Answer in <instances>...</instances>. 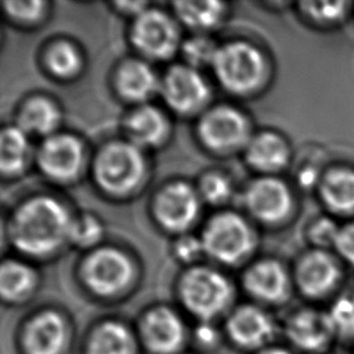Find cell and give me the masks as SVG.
I'll return each instance as SVG.
<instances>
[{
  "mask_svg": "<svg viewBox=\"0 0 354 354\" xmlns=\"http://www.w3.org/2000/svg\"><path fill=\"white\" fill-rule=\"evenodd\" d=\"M218 80L236 93L254 88L264 72L260 53L246 43H231L218 48L213 61Z\"/></svg>",
  "mask_w": 354,
  "mask_h": 354,
  "instance_id": "5b68a950",
  "label": "cell"
},
{
  "mask_svg": "<svg viewBox=\"0 0 354 354\" xmlns=\"http://www.w3.org/2000/svg\"><path fill=\"white\" fill-rule=\"evenodd\" d=\"M253 354H295L290 348H286L283 346H277V344H271L257 353H253Z\"/></svg>",
  "mask_w": 354,
  "mask_h": 354,
  "instance_id": "f35d334b",
  "label": "cell"
},
{
  "mask_svg": "<svg viewBox=\"0 0 354 354\" xmlns=\"http://www.w3.org/2000/svg\"><path fill=\"white\" fill-rule=\"evenodd\" d=\"M47 64L53 73L61 77L72 76L80 65V57L69 43H57L47 54Z\"/></svg>",
  "mask_w": 354,
  "mask_h": 354,
  "instance_id": "f546056e",
  "label": "cell"
},
{
  "mask_svg": "<svg viewBox=\"0 0 354 354\" xmlns=\"http://www.w3.org/2000/svg\"><path fill=\"white\" fill-rule=\"evenodd\" d=\"M332 354H339V353H332Z\"/></svg>",
  "mask_w": 354,
  "mask_h": 354,
  "instance_id": "60d3db41",
  "label": "cell"
},
{
  "mask_svg": "<svg viewBox=\"0 0 354 354\" xmlns=\"http://www.w3.org/2000/svg\"><path fill=\"white\" fill-rule=\"evenodd\" d=\"M336 336L342 340H354V295L337 296L329 310Z\"/></svg>",
  "mask_w": 354,
  "mask_h": 354,
  "instance_id": "f1b7e54d",
  "label": "cell"
},
{
  "mask_svg": "<svg viewBox=\"0 0 354 354\" xmlns=\"http://www.w3.org/2000/svg\"><path fill=\"white\" fill-rule=\"evenodd\" d=\"M58 122L55 105L46 98L30 100L19 115V127L25 133L48 134Z\"/></svg>",
  "mask_w": 354,
  "mask_h": 354,
  "instance_id": "484cf974",
  "label": "cell"
},
{
  "mask_svg": "<svg viewBox=\"0 0 354 354\" xmlns=\"http://www.w3.org/2000/svg\"><path fill=\"white\" fill-rule=\"evenodd\" d=\"M318 194L325 209L343 220L354 218V167L336 165L322 173Z\"/></svg>",
  "mask_w": 354,
  "mask_h": 354,
  "instance_id": "2e32d148",
  "label": "cell"
},
{
  "mask_svg": "<svg viewBox=\"0 0 354 354\" xmlns=\"http://www.w3.org/2000/svg\"><path fill=\"white\" fill-rule=\"evenodd\" d=\"M137 333L118 319L97 324L86 336L79 354H138Z\"/></svg>",
  "mask_w": 354,
  "mask_h": 354,
  "instance_id": "e0dca14e",
  "label": "cell"
},
{
  "mask_svg": "<svg viewBox=\"0 0 354 354\" xmlns=\"http://www.w3.org/2000/svg\"><path fill=\"white\" fill-rule=\"evenodd\" d=\"M137 337L148 354H181L188 340V330L177 311L153 307L140 319Z\"/></svg>",
  "mask_w": 354,
  "mask_h": 354,
  "instance_id": "3957f363",
  "label": "cell"
},
{
  "mask_svg": "<svg viewBox=\"0 0 354 354\" xmlns=\"http://www.w3.org/2000/svg\"><path fill=\"white\" fill-rule=\"evenodd\" d=\"M203 249L223 263H235L253 248V235L243 218L234 213L213 217L202 235Z\"/></svg>",
  "mask_w": 354,
  "mask_h": 354,
  "instance_id": "52a82bcc",
  "label": "cell"
},
{
  "mask_svg": "<svg viewBox=\"0 0 354 354\" xmlns=\"http://www.w3.org/2000/svg\"><path fill=\"white\" fill-rule=\"evenodd\" d=\"M119 7L123 10L129 7V8H133V11H140V8L144 7V3H119Z\"/></svg>",
  "mask_w": 354,
  "mask_h": 354,
  "instance_id": "ab89813d",
  "label": "cell"
},
{
  "mask_svg": "<svg viewBox=\"0 0 354 354\" xmlns=\"http://www.w3.org/2000/svg\"><path fill=\"white\" fill-rule=\"evenodd\" d=\"M342 223H336L333 217L324 216L313 221L308 230L310 241L315 245V249H333Z\"/></svg>",
  "mask_w": 354,
  "mask_h": 354,
  "instance_id": "1f68e13d",
  "label": "cell"
},
{
  "mask_svg": "<svg viewBox=\"0 0 354 354\" xmlns=\"http://www.w3.org/2000/svg\"><path fill=\"white\" fill-rule=\"evenodd\" d=\"M40 169L55 180L73 177L82 163V147L79 141L66 134L47 138L37 153Z\"/></svg>",
  "mask_w": 354,
  "mask_h": 354,
  "instance_id": "ac0fdd59",
  "label": "cell"
},
{
  "mask_svg": "<svg viewBox=\"0 0 354 354\" xmlns=\"http://www.w3.org/2000/svg\"><path fill=\"white\" fill-rule=\"evenodd\" d=\"M218 48L214 43L206 37H192L187 40L183 46V53L191 68H201L206 65H213Z\"/></svg>",
  "mask_w": 354,
  "mask_h": 354,
  "instance_id": "4dcf8cb0",
  "label": "cell"
},
{
  "mask_svg": "<svg viewBox=\"0 0 354 354\" xmlns=\"http://www.w3.org/2000/svg\"><path fill=\"white\" fill-rule=\"evenodd\" d=\"M174 7L178 17L192 28H210L223 12V4L218 1H178Z\"/></svg>",
  "mask_w": 354,
  "mask_h": 354,
  "instance_id": "83f0119b",
  "label": "cell"
},
{
  "mask_svg": "<svg viewBox=\"0 0 354 354\" xmlns=\"http://www.w3.org/2000/svg\"><path fill=\"white\" fill-rule=\"evenodd\" d=\"M181 354H187V353H181Z\"/></svg>",
  "mask_w": 354,
  "mask_h": 354,
  "instance_id": "b9f144b4",
  "label": "cell"
},
{
  "mask_svg": "<svg viewBox=\"0 0 354 354\" xmlns=\"http://www.w3.org/2000/svg\"><path fill=\"white\" fill-rule=\"evenodd\" d=\"M180 297L188 313L199 322L212 324L230 307L232 286L214 270L194 268L181 279Z\"/></svg>",
  "mask_w": 354,
  "mask_h": 354,
  "instance_id": "7a4b0ae2",
  "label": "cell"
},
{
  "mask_svg": "<svg viewBox=\"0 0 354 354\" xmlns=\"http://www.w3.org/2000/svg\"><path fill=\"white\" fill-rule=\"evenodd\" d=\"M133 41L147 55L167 58L177 47V30L173 21L159 10H144L133 26Z\"/></svg>",
  "mask_w": 354,
  "mask_h": 354,
  "instance_id": "7c38bea8",
  "label": "cell"
},
{
  "mask_svg": "<svg viewBox=\"0 0 354 354\" xmlns=\"http://www.w3.org/2000/svg\"><path fill=\"white\" fill-rule=\"evenodd\" d=\"M28 151L26 133L19 126L6 127L0 137V166L3 173L14 174L19 171L25 165Z\"/></svg>",
  "mask_w": 354,
  "mask_h": 354,
  "instance_id": "d4e9b609",
  "label": "cell"
},
{
  "mask_svg": "<svg viewBox=\"0 0 354 354\" xmlns=\"http://www.w3.org/2000/svg\"><path fill=\"white\" fill-rule=\"evenodd\" d=\"M18 344L22 354H68L72 332L58 311L43 310L24 324Z\"/></svg>",
  "mask_w": 354,
  "mask_h": 354,
  "instance_id": "ba28073f",
  "label": "cell"
},
{
  "mask_svg": "<svg viewBox=\"0 0 354 354\" xmlns=\"http://www.w3.org/2000/svg\"><path fill=\"white\" fill-rule=\"evenodd\" d=\"M306 17L319 26L333 28L344 24L354 10V3L348 0L337 1H304L300 4Z\"/></svg>",
  "mask_w": 354,
  "mask_h": 354,
  "instance_id": "4316f807",
  "label": "cell"
},
{
  "mask_svg": "<svg viewBox=\"0 0 354 354\" xmlns=\"http://www.w3.org/2000/svg\"><path fill=\"white\" fill-rule=\"evenodd\" d=\"M166 102L178 112H192L202 106L209 97V87L195 68L173 66L162 83Z\"/></svg>",
  "mask_w": 354,
  "mask_h": 354,
  "instance_id": "4fadbf2b",
  "label": "cell"
},
{
  "mask_svg": "<svg viewBox=\"0 0 354 354\" xmlns=\"http://www.w3.org/2000/svg\"><path fill=\"white\" fill-rule=\"evenodd\" d=\"M203 249L202 241L194 238V236H184L176 243V252L177 256L183 260H194Z\"/></svg>",
  "mask_w": 354,
  "mask_h": 354,
  "instance_id": "8d00e7d4",
  "label": "cell"
},
{
  "mask_svg": "<svg viewBox=\"0 0 354 354\" xmlns=\"http://www.w3.org/2000/svg\"><path fill=\"white\" fill-rule=\"evenodd\" d=\"M202 140L212 148L228 149L248 138V123L242 113L230 106H218L207 112L199 124Z\"/></svg>",
  "mask_w": 354,
  "mask_h": 354,
  "instance_id": "5bb4252c",
  "label": "cell"
},
{
  "mask_svg": "<svg viewBox=\"0 0 354 354\" xmlns=\"http://www.w3.org/2000/svg\"><path fill=\"white\" fill-rule=\"evenodd\" d=\"M43 3L37 0L30 1H6L4 8L6 11L17 19L30 21L36 19L41 12Z\"/></svg>",
  "mask_w": 354,
  "mask_h": 354,
  "instance_id": "d590c367",
  "label": "cell"
},
{
  "mask_svg": "<svg viewBox=\"0 0 354 354\" xmlns=\"http://www.w3.org/2000/svg\"><path fill=\"white\" fill-rule=\"evenodd\" d=\"M166 129L163 115L152 106L137 109L127 122V131L134 145H156L166 136Z\"/></svg>",
  "mask_w": 354,
  "mask_h": 354,
  "instance_id": "603a6c76",
  "label": "cell"
},
{
  "mask_svg": "<svg viewBox=\"0 0 354 354\" xmlns=\"http://www.w3.org/2000/svg\"><path fill=\"white\" fill-rule=\"evenodd\" d=\"M36 282L35 272L18 261H4L0 270V293L4 300L17 301L25 299Z\"/></svg>",
  "mask_w": 354,
  "mask_h": 354,
  "instance_id": "cb8c5ba5",
  "label": "cell"
},
{
  "mask_svg": "<svg viewBox=\"0 0 354 354\" xmlns=\"http://www.w3.org/2000/svg\"><path fill=\"white\" fill-rule=\"evenodd\" d=\"M71 223L61 203L51 198H35L14 214L11 239L21 252L43 256L54 252L68 238Z\"/></svg>",
  "mask_w": 354,
  "mask_h": 354,
  "instance_id": "6da1fadb",
  "label": "cell"
},
{
  "mask_svg": "<svg viewBox=\"0 0 354 354\" xmlns=\"http://www.w3.org/2000/svg\"><path fill=\"white\" fill-rule=\"evenodd\" d=\"M246 158L253 167L272 171L286 165L289 149L286 142L278 134L261 133L248 142Z\"/></svg>",
  "mask_w": 354,
  "mask_h": 354,
  "instance_id": "44dd1931",
  "label": "cell"
},
{
  "mask_svg": "<svg viewBox=\"0 0 354 354\" xmlns=\"http://www.w3.org/2000/svg\"><path fill=\"white\" fill-rule=\"evenodd\" d=\"M246 203L250 212L264 221L285 218L292 207V196L288 187L277 178H260L246 192Z\"/></svg>",
  "mask_w": 354,
  "mask_h": 354,
  "instance_id": "d6986e66",
  "label": "cell"
},
{
  "mask_svg": "<svg viewBox=\"0 0 354 354\" xmlns=\"http://www.w3.org/2000/svg\"><path fill=\"white\" fill-rule=\"evenodd\" d=\"M202 195L206 198V201L212 203H220L225 201L231 192L230 181L217 173L207 174L201 184Z\"/></svg>",
  "mask_w": 354,
  "mask_h": 354,
  "instance_id": "e575fe53",
  "label": "cell"
},
{
  "mask_svg": "<svg viewBox=\"0 0 354 354\" xmlns=\"http://www.w3.org/2000/svg\"><path fill=\"white\" fill-rule=\"evenodd\" d=\"M101 236V225L91 216H82L72 220L68 238L80 246H87L97 242Z\"/></svg>",
  "mask_w": 354,
  "mask_h": 354,
  "instance_id": "d6a6232c",
  "label": "cell"
},
{
  "mask_svg": "<svg viewBox=\"0 0 354 354\" xmlns=\"http://www.w3.org/2000/svg\"><path fill=\"white\" fill-rule=\"evenodd\" d=\"M333 250L343 264L354 268V218L342 223Z\"/></svg>",
  "mask_w": 354,
  "mask_h": 354,
  "instance_id": "836d02e7",
  "label": "cell"
},
{
  "mask_svg": "<svg viewBox=\"0 0 354 354\" xmlns=\"http://www.w3.org/2000/svg\"><path fill=\"white\" fill-rule=\"evenodd\" d=\"M194 335L198 344L203 348H212L218 343L220 339V333L217 332V329L213 326V324L207 322H199Z\"/></svg>",
  "mask_w": 354,
  "mask_h": 354,
  "instance_id": "74e56055",
  "label": "cell"
},
{
  "mask_svg": "<svg viewBox=\"0 0 354 354\" xmlns=\"http://www.w3.org/2000/svg\"><path fill=\"white\" fill-rule=\"evenodd\" d=\"M342 260L325 249L307 252L296 267V283L308 299L319 300L330 296L343 279ZM344 266V264H343Z\"/></svg>",
  "mask_w": 354,
  "mask_h": 354,
  "instance_id": "30bf717a",
  "label": "cell"
},
{
  "mask_svg": "<svg viewBox=\"0 0 354 354\" xmlns=\"http://www.w3.org/2000/svg\"><path fill=\"white\" fill-rule=\"evenodd\" d=\"M224 333L234 347L253 354L274 344L278 326L268 313L246 304L228 315Z\"/></svg>",
  "mask_w": 354,
  "mask_h": 354,
  "instance_id": "9c48e42d",
  "label": "cell"
},
{
  "mask_svg": "<svg viewBox=\"0 0 354 354\" xmlns=\"http://www.w3.org/2000/svg\"><path fill=\"white\" fill-rule=\"evenodd\" d=\"M144 160L133 142H113L98 155L94 166L97 181L108 191L124 192L142 176Z\"/></svg>",
  "mask_w": 354,
  "mask_h": 354,
  "instance_id": "8992f818",
  "label": "cell"
},
{
  "mask_svg": "<svg viewBox=\"0 0 354 354\" xmlns=\"http://www.w3.org/2000/svg\"><path fill=\"white\" fill-rule=\"evenodd\" d=\"M83 274L93 292L101 296H112L127 286L133 270L129 259L123 253L104 248L87 259Z\"/></svg>",
  "mask_w": 354,
  "mask_h": 354,
  "instance_id": "8fae6325",
  "label": "cell"
},
{
  "mask_svg": "<svg viewBox=\"0 0 354 354\" xmlns=\"http://www.w3.org/2000/svg\"><path fill=\"white\" fill-rule=\"evenodd\" d=\"M283 335L289 344L303 354H325L337 339L328 310L314 307L293 311L285 319Z\"/></svg>",
  "mask_w": 354,
  "mask_h": 354,
  "instance_id": "277c9868",
  "label": "cell"
},
{
  "mask_svg": "<svg viewBox=\"0 0 354 354\" xmlns=\"http://www.w3.org/2000/svg\"><path fill=\"white\" fill-rule=\"evenodd\" d=\"M120 93L136 101L149 98L158 88V80L153 71L141 61H130L124 64L118 76Z\"/></svg>",
  "mask_w": 354,
  "mask_h": 354,
  "instance_id": "7402d4cb",
  "label": "cell"
},
{
  "mask_svg": "<svg viewBox=\"0 0 354 354\" xmlns=\"http://www.w3.org/2000/svg\"><path fill=\"white\" fill-rule=\"evenodd\" d=\"M198 196L184 184L176 183L166 187L156 198L155 213L158 220L171 231L188 228L198 214Z\"/></svg>",
  "mask_w": 354,
  "mask_h": 354,
  "instance_id": "9a60e30c",
  "label": "cell"
},
{
  "mask_svg": "<svg viewBox=\"0 0 354 354\" xmlns=\"http://www.w3.org/2000/svg\"><path fill=\"white\" fill-rule=\"evenodd\" d=\"M245 286L259 300L281 303L289 295V277L279 263L266 260L257 263L246 272Z\"/></svg>",
  "mask_w": 354,
  "mask_h": 354,
  "instance_id": "ffe728a7",
  "label": "cell"
}]
</instances>
